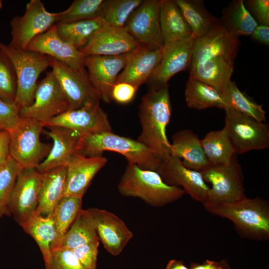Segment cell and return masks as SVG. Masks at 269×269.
Instances as JSON below:
<instances>
[{
	"label": "cell",
	"mask_w": 269,
	"mask_h": 269,
	"mask_svg": "<svg viewBox=\"0 0 269 269\" xmlns=\"http://www.w3.org/2000/svg\"><path fill=\"white\" fill-rule=\"evenodd\" d=\"M171 113L168 84L151 87L141 98L138 112L141 131L137 140L162 161L171 156V143L166 135V128Z\"/></svg>",
	"instance_id": "obj_1"
},
{
	"label": "cell",
	"mask_w": 269,
	"mask_h": 269,
	"mask_svg": "<svg viewBox=\"0 0 269 269\" xmlns=\"http://www.w3.org/2000/svg\"><path fill=\"white\" fill-rule=\"evenodd\" d=\"M209 212L230 220L243 238L264 241L269 239V204L259 197H247L232 203L204 207Z\"/></svg>",
	"instance_id": "obj_2"
},
{
	"label": "cell",
	"mask_w": 269,
	"mask_h": 269,
	"mask_svg": "<svg viewBox=\"0 0 269 269\" xmlns=\"http://www.w3.org/2000/svg\"><path fill=\"white\" fill-rule=\"evenodd\" d=\"M123 196L138 198L154 207H160L181 198L185 191L165 183L156 171L128 164L118 185Z\"/></svg>",
	"instance_id": "obj_3"
},
{
	"label": "cell",
	"mask_w": 269,
	"mask_h": 269,
	"mask_svg": "<svg viewBox=\"0 0 269 269\" xmlns=\"http://www.w3.org/2000/svg\"><path fill=\"white\" fill-rule=\"evenodd\" d=\"M105 151L124 155L129 164L157 171L162 160L137 140L120 136L113 132H104L81 136L79 153L86 156L102 155Z\"/></svg>",
	"instance_id": "obj_4"
},
{
	"label": "cell",
	"mask_w": 269,
	"mask_h": 269,
	"mask_svg": "<svg viewBox=\"0 0 269 269\" xmlns=\"http://www.w3.org/2000/svg\"><path fill=\"white\" fill-rule=\"evenodd\" d=\"M0 50L11 63L17 79L14 103L21 109L34 101L40 75L50 66L52 58L28 50L14 48L0 41Z\"/></svg>",
	"instance_id": "obj_5"
},
{
	"label": "cell",
	"mask_w": 269,
	"mask_h": 269,
	"mask_svg": "<svg viewBox=\"0 0 269 269\" xmlns=\"http://www.w3.org/2000/svg\"><path fill=\"white\" fill-rule=\"evenodd\" d=\"M43 124L34 119L20 117L9 134V156L23 168H36L47 156L52 144L40 139Z\"/></svg>",
	"instance_id": "obj_6"
},
{
	"label": "cell",
	"mask_w": 269,
	"mask_h": 269,
	"mask_svg": "<svg viewBox=\"0 0 269 269\" xmlns=\"http://www.w3.org/2000/svg\"><path fill=\"white\" fill-rule=\"evenodd\" d=\"M200 172L205 181L212 185L204 207L232 203L246 197L243 174L237 155L229 164L210 165Z\"/></svg>",
	"instance_id": "obj_7"
},
{
	"label": "cell",
	"mask_w": 269,
	"mask_h": 269,
	"mask_svg": "<svg viewBox=\"0 0 269 269\" xmlns=\"http://www.w3.org/2000/svg\"><path fill=\"white\" fill-rule=\"evenodd\" d=\"M60 14L47 11L40 0H31L22 16L11 19V40L8 45L14 48L26 49L33 39L58 22Z\"/></svg>",
	"instance_id": "obj_8"
},
{
	"label": "cell",
	"mask_w": 269,
	"mask_h": 269,
	"mask_svg": "<svg viewBox=\"0 0 269 269\" xmlns=\"http://www.w3.org/2000/svg\"><path fill=\"white\" fill-rule=\"evenodd\" d=\"M225 111V126L237 154L269 147V126L236 111Z\"/></svg>",
	"instance_id": "obj_9"
},
{
	"label": "cell",
	"mask_w": 269,
	"mask_h": 269,
	"mask_svg": "<svg viewBox=\"0 0 269 269\" xmlns=\"http://www.w3.org/2000/svg\"><path fill=\"white\" fill-rule=\"evenodd\" d=\"M68 99L52 71L37 84L34 101L20 109V117L34 119L44 124L69 110Z\"/></svg>",
	"instance_id": "obj_10"
},
{
	"label": "cell",
	"mask_w": 269,
	"mask_h": 269,
	"mask_svg": "<svg viewBox=\"0 0 269 269\" xmlns=\"http://www.w3.org/2000/svg\"><path fill=\"white\" fill-rule=\"evenodd\" d=\"M50 66L68 99L69 110L100 102V96L92 85L86 69L75 70L53 58Z\"/></svg>",
	"instance_id": "obj_11"
},
{
	"label": "cell",
	"mask_w": 269,
	"mask_h": 269,
	"mask_svg": "<svg viewBox=\"0 0 269 269\" xmlns=\"http://www.w3.org/2000/svg\"><path fill=\"white\" fill-rule=\"evenodd\" d=\"M41 180L42 174L36 168H23L17 175L8 208L20 226L36 212Z\"/></svg>",
	"instance_id": "obj_12"
},
{
	"label": "cell",
	"mask_w": 269,
	"mask_h": 269,
	"mask_svg": "<svg viewBox=\"0 0 269 269\" xmlns=\"http://www.w3.org/2000/svg\"><path fill=\"white\" fill-rule=\"evenodd\" d=\"M160 0H145L133 12L125 27L140 45L152 49L164 45L159 22Z\"/></svg>",
	"instance_id": "obj_13"
},
{
	"label": "cell",
	"mask_w": 269,
	"mask_h": 269,
	"mask_svg": "<svg viewBox=\"0 0 269 269\" xmlns=\"http://www.w3.org/2000/svg\"><path fill=\"white\" fill-rule=\"evenodd\" d=\"M195 39L191 35L163 45L162 58L148 81L151 87L167 84L174 75L190 69Z\"/></svg>",
	"instance_id": "obj_14"
},
{
	"label": "cell",
	"mask_w": 269,
	"mask_h": 269,
	"mask_svg": "<svg viewBox=\"0 0 269 269\" xmlns=\"http://www.w3.org/2000/svg\"><path fill=\"white\" fill-rule=\"evenodd\" d=\"M44 127L58 126L78 133L81 136L113 132L107 113L100 102L69 110L43 124Z\"/></svg>",
	"instance_id": "obj_15"
},
{
	"label": "cell",
	"mask_w": 269,
	"mask_h": 269,
	"mask_svg": "<svg viewBox=\"0 0 269 269\" xmlns=\"http://www.w3.org/2000/svg\"><path fill=\"white\" fill-rule=\"evenodd\" d=\"M157 172L166 184L181 187L202 204L205 202L210 187L201 172L186 167L179 158L171 155L162 161Z\"/></svg>",
	"instance_id": "obj_16"
},
{
	"label": "cell",
	"mask_w": 269,
	"mask_h": 269,
	"mask_svg": "<svg viewBox=\"0 0 269 269\" xmlns=\"http://www.w3.org/2000/svg\"><path fill=\"white\" fill-rule=\"evenodd\" d=\"M239 47V38L229 34L218 21L207 34L196 38L190 67L218 57L234 61Z\"/></svg>",
	"instance_id": "obj_17"
},
{
	"label": "cell",
	"mask_w": 269,
	"mask_h": 269,
	"mask_svg": "<svg viewBox=\"0 0 269 269\" xmlns=\"http://www.w3.org/2000/svg\"><path fill=\"white\" fill-rule=\"evenodd\" d=\"M99 240L112 255H119L133 234L124 221L114 213L97 208L88 209Z\"/></svg>",
	"instance_id": "obj_18"
},
{
	"label": "cell",
	"mask_w": 269,
	"mask_h": 269,
	"mask_svg": "<svg viewBox=\"0 0 269 269\" xmlns=\"http://www.w3.org/2000/svg\"><path fill=\"white\" fill-rule=\"evenodd\" d=\"M26 49L47 55L75 70L86 69L87 55L61 39L56 24L33 39Z\"/></svg>",
	"instance_id": "obj_19"
},
{
	"label": "cell",
	"mask_w": 269,
	"mask_h": 269,
	"mask_svg": "<svg viewBox=\"0 0 269 269\" xmlns=\"http://www.w3.org/2000/svg\"><path fill=\"white\" fill-rule=\"evenodd\" d=\"M126 54L117 56H87L85 68L101 100L111 102L112 89L119 72L125 66Z\"/></svg>",
	"instance_id": "obj_20"
},
{
	"label": "cell",
	"mask_w": 269,
	"mask_h": 269,
	"mask_svg": "<svg viewBox=\"0 0 269 269\" xmlns=\"http://www.w3.org/2000/svg\"><path fill=\"white\" fill-rule=\"evenodd\" d=\"M140 45L125 27L107 25L79 50L87 56H117L131 52Z\"/></svg>",
	"instance_id": "obj_21"
},
{
	"label": "cell",
	"mask_w": 269,
	"mask_h": 269,
	"mask_svg": "<svg viewBox=\"0 0 269 269\" xmlns=\"http://www.w3.org/2000/svg\"><path fill=\"white\" fill-rule=\"evenodd\" d=\"M162 56V47L152 49L140 45L126 54V64L116 83L125 82L138 88L148 82Z\"/></svg>",
	"instance_id": "obj_22"
},
{
	"label": "cell",
	"mask_w": 269,
	"mask_h": 269,
	"mask_svg": "<svg viewBox=\"0 0 269 269\" xmlns=\"http://www.w3.org/2000/svg\"><path fill=\"white\" fill-rule=\"evenodd\" d=\"M45 134L53 141L45 159L36 168L41 173L55 168L66 166L71 159L79 153L81 135L71 130L58 126L47 127Z\"/></svg>",
	"instance_id": "obj_23"
},
{
	"label": "cell",
	"mask_w": 269,
	"mask_h": 269,
	"mask_svg": "<svg viewBox=\"0 0 269 269\" xmlns=\"http://www.w3.org/2000/svg\"><path fill=\"white\" fill-rule=\"evenodd\" d=\"M107 162V158L103 155H75L66 165L64 195L83 197L95 176Z\"/></svg>",
	"instance_id": "obj_24"
},
{
	"label": "cell",
	"mask_w": 269,
	"mask_h": 269,
	"mask_svg": "<svg viewBox=\"0 0 269 269\" xmlns=\"http://www.w3.org/2000/svg\"><path fill=\"white\" fill-rule=\"evenodd\" d=\"M172 139L171 155L180 159L185 166L200 172L211 165L201 139L191 130H180L173 135Z\"/></svg>",
	"instance_id": "obj_25"
},
{
	"label": "cell",
	"mask_w": 269,
	"mask_h": 269,
	"mask_svg": "<svg viewBox=\"0 0 269 269\" xmlns=\"http://www.w3.org/2000/svg\"><path fill=\"white\" fill-rule=\"evenodd\" d=\"M234 70V61L218 57L191 66L189 78L203 82L225 95Z\"/></svg>",
	"instance_id": "obj_26"
},
{
	"label": "cell",
	"mask_w": 269,
	"mask_h": 269,
	"mask_svg": "<svg viewBox=\"0 0 269 269\" xmlns=\"http://www.w3.org/2000/svg\"><path fill=\"white\" fill-rule=\"evenodd\" d=\"M42 174L38 204L35 213L51 215L57 204L64 196L67 168L61 166Z\"/></svg>",
	"instance_id": "obj_27"
},
{
	"label": "cell",
	"mask_w": 269,
	"mask_h": 269,
	"mask_svg": "<svg viewBox=\"0 0 269 269\" xmlns=\"http://www.w3.org/2000/svg\"><path fill=\"white\" fill-rule=\"evenodd\" d=\"M159 22L164 44L192 35L188 24L174 0H160Z\"/></svg>",
	"instance_id": "obj_28"
},
{
	"label": "cell",
	"mask_w": 269,
	"mask_h": 269,
	"mask_svg": "<svg viewBox=\"0 0 269 269\" xmlns=\"http://www.w3.org/2000/svg\"><path fill=\"white\" fill-rule=\"evenodd\" d=\"M221 26L231 36L251 35L258 24L243 0H233L222 11Z\"/></svg>",
	"instance_id": "obj_29"
},
{
	"label": "cell",
	"mask_w": 269,
	"mask_h": 269,
	"mask_svg": "<svg viewBox=\"0 0 269 269\" xmlns=\"http://www.w3.org/2000/svg\"><path fill=\"white\" fill-rule=\"evenodd\" d=\"M107 25L103 18L99 17L71 23H56V26L61 39L80 50Z\"/></svg>",
	"instance_id": "obj_30"
},
{
	"label": "cell",
	"mask_w": 269,
	"mask_h": 269,
	"mask_svg": "<svg viewBox=\"0 0 269 269\" xmlns=\"http://www.w3.org/2000/svg\"><path fill=\"white\" fill-rule=\"evenodd\" d=\"M188 24L192 35L201 37L209 32L219 19L206 9L203 1L199 0H174Z\"/></svg>",
	"instance_id": "obj_31"
},
{
	"label": "cell",
	"mask_w": 269,
	"mask_h": 269,
	"mask_svg": "<svg viewBox=\"0 0 269 269\" xmlns=\"http://www.w3.org/2000/svg\"><path fill=\"white\" fill-rule=\"evenodd\" d=\"M201 141L211 165L229 164L237 155L225 127L220 130L209 132Z\"/></svg>",
	"instance_id": "obj_32"
},
{
	"label": "cell",
	"mask_w": 269,
	"mask_h": 269,
	"mask_svg": "<svg viewBox=\"0 0 269 269\" xmlns=\"http://www.w3.org/2000/svg\"><path fill=\"white\" fill-rule=\"evenodd\" d=\"M187 106L199 110L211 107L227 109L224 96L213 87L189 78L184 92Z\"/></svg>",
	"instance_id": "obj_33"
},
{
	"label": "cell",
	"mask_w": 269,
	"mask_h": 269,
	"mask_svg": "<svg viewBox=\"0 0 269 269\" xmlns=\"http://www.w3.org/2000/svg\"><path fill=\"white\" fill-rule=\"evenodd\" d=\"M95 241H99V240L93 219L88 209H82L68 230L53 249L72 250Z\"/></svg>",
	"instance_id": "obj_34"
},
{
	"label": "cell",
	"mask_w": 269,
	"mask_h": 269,
	"mask_svg": "<svg viewBox=\"0 0 269 269\" xmlns=\"http://www.w3.org/2000/svg\"><path fill=\"white\" fill-rule=\"evenodd\" d=\"M21 226L35 241L42 255L44 264L47 263L51 259V246L56 237L51 215L44 216L35 213Z\"/></svg>",
	"instance_id": "obj_35"
},
{
	"label": "cell",
	"mask_w": 269,
	"mask_h": 269,
	"mask_svg": "<svg viewBox=\"0 0 269 269\" xmlns=\"http://www.w3.org/2000/svg\"><path fill=\"white\" fill-rule=\"evenodd\" d=\"M82 198L81 196L64 195L55 206L51 214L56 230L51 250L68 230L82 209Z\"/></svg>",
	"instance_id": "obj_36"
},
{
	"label": "cell",
	"mask_w": 269,
	"mask_h": 269,
	"mask_svg": "<svg viewBox=\"0 0 269 269\" xmlns=\"http://www.w3.org/2000/svg\"><path fill=\"white\" fill-rule=\"evenodd\" d=\"M224 97L227 109L250 117L259 122L264 123L266 121V113L263 105L252 100L246 94L241 91L235 82L231 81Z\"/></svg>",
	"instance_id": "obj_37"
},
{
	"label": "cell",
	"mask_w": 269,
	"mask_h": 269,
	"mask_svg": "<svg viewBox=\"0 0 269 269\" xmlns=\"http://www.w3.org/2000/svg\"><path fill=\"white\" fill-rule=\"evenodd\" d=\"M142 1L143 0H105L101 17L110 26L124 27L130 16Z\"/></svg>",
	"instance_id": "obj_38"
},
{
	"label": "cell",
	"mask_w": 269,
	"mask_h": 269,
	"mask_svg": "<svg viewBox=\"0 0 269 269\" xmlns=\"http://www.w3.org/2000/svg\"><path fill=\"white\" fill-rule=\"evenodd\" d=\"M105 0H75L60 12L57 23H67L100 17Z\"/></svg>",
	"instance_id": "obj_39"
},
{
	"label": "cell",
	"mask_w": 269,
	"mask_h": 269,
	"mask_svg": "<svg viewBox=\"0 0 269 269\" xmlns=\"http://www.w3.org/2000/svg\"><path fill=\"white\" fill-rule=\"evenodd\" d=\"M23 167L10 156L0 171V218L10 215L8 205L17 175Z\"/></svg>",
	"instance_id": "obj_40"
},
{
	"label": "cell",
	"mask_w": 269,
	"mask_h": 269,
	"mask_svg": "<svg viewBox=\"0 0 269 269\" xmlns=\"http://www.w3.org/2000/svg\"><path fill=\"white\" fill-rule=\"evenodd\" d=\"M17 90V79L14 68L8 58L0 52V97L14 102Z\"/></svg>",
	"instance_id": "obj_41"
},
{
	"label": "cell",
	"mask_w": 269,
	"mask_h": 269,
	"mask_svg": "<svg viewBox=\"0 0 269 269\" xmlns=\"http://www.w3.org/2000/svg\"><path fill=\"white\" fill-rule=\"evenodd\" d=\"M45 269H86L73 251L56 248L51 251L50 260L45 264Z\"/></svg>",
	"instance_id": "obj_42"
},
{
	"label": "cell",
	"mask_w": 269,
	"mask_h": 269,
	"mask_svg": "<svg viewBox=\"0 0 269 269\" xmlns=\"http://www.w3.org/2000/svg\"><path fill=\"white\" fill-rule=\"evenodd\" d=\"M20 109L14 102H9L0 97V130L10 132L20 119Z\"/></svg>",
	"instance_id": "obj_43"
},
{
	"label": "cell",
	"mask_w": 269,
	"mask_h": 269,
	"mask_svg": "<svg viewBox=\"0 0 269 269\" xmlns=\"http://www.w3.org/2000/svg\"><path fill=\"white\" fill-rule=\"evenodd\" d=\"M100 241L88 243L71 250L86 269H96Z\"/></svg>",
	"instance_id": "obj_44"
},
{
	"label": "cell",
	"mask_w": 269,
	"mask_h": 269,
	"mask_svg": "<svg viewBox=\"0 0 269 269\" xmlns=\"http://www.w3.org/2000/svg\"><path fill=\"white\" fill-rule=\"evenodd\" d=\"M137 89L127 83H117L112 90V100L120 104L129 103L134 99Z\"/></svg>",
	"instance_id": "obj_45"
},
{
	"label": "cell",
	"mask_w": 269,
	"mask_h": 269,
	"mask_svg": "<svg viewBox=\"0 0 269 269\" xmlns=\"http://www.w3.org/2000/svg\"><path fill=\"white\" fill-rule=\"evenodd\" d=\"M247 5L253 13L259 25L269 26V0H249Z\"/></svg>",
	"instance_id": "obj_46"
},
{
	"label": "cell",
	"mask_w": 269,
	"mask_h": 269,
	"mask_svg": "<svg viewBox=\"0 0 269 269\" xmlns=\"http://www.w3.org/2000/svg\"><path fill=\"white\" fill-rule=\"evenodd\" d=\"M9 134L5 131L0 132V166L3 165L8 157Z\"/></svg>",
	"instance_id": "obj_47"
},
{
	"label": "cell",
	"mask_w": 269,
	"mask_h": 269,
	"mask_svg": "<svg viewBox=\"0 0 269 269\" xmlns=\"http://www.w3.org/2000/svg\"><path fill=\"white\" fill-rule=\"evenodd\" d=\"M251 35L255 41L269 46V26L258 25Z\"/></svg>",
	"instance_id": "obj_48"
},
{
	"label": "cell",
	"mask_w": 269,
	"mask_h": 269,
	"mask_svg": "<svg viewBox=\"0 0 269 269\" xmlns=\"http://www.w3.org/2000/svg\"><path fill=\"white\" fill-rule=\"evenodd\" d=\"M190 269H222V260L215 262L206 260L202 264L191 263Z\"/></svg>",
	"instance_id": "obj_49"
},
{
	"label": "cell",
	"mask_w": 269,
	"mask_h": 269,
	"mask_svg": "<svg viewBox=\"0 0 269 269\" xmlns=\"http://www.w3.org/2000/svg\"><path fill=\"white\" fill-rule=\"evenodd\" d=\"M165 269H190L182 261L171 260L167 264Z\"/></svg>",
	"instance_id": "obj_50"
},
{
	"label": "cell",
	"mask_w": 269,
	"mask_h": 269,
	"mask_svg": "<svg viewBox=\"0 0 269 269\" xmlns=\"http://www.w3.org/2000/svg\"><path fill=\"white\" fill-rule=\"evenodd\" d=\"M222 269H232L226 260H222Z\"/></svg>",
	"instance_id": "obj_51"
},
{
	"label": "cell",
	"mask_w": 269,
	"mask_h": 269,
	"mask_svg": "<svg viewBox=\"0 0 269 269\" xmlns=\"http://www.w3.org/2000/svg\"><path fill=\"white\" fill-rule=\"evenodd\" d=\"M2 6V1L0 0V9L1 8Z\"/></svg>",
	"instance_id": "obj_52"
},
{
	"label": "cell",
	"mask_w": 269,
	"mask_h": 269,
	"mask_svg": "<svg viewBox=\"0 0 269 269\" xmlns=\"http://www.w3.org/2000/svg\"><path fill=\"white\" fill-rule=\"evenodd\" d=\"M2 165H3L0 166V171L1 169V168H2Z\"/></svg>",
	"instance_id": "obj_53"
},
{
	"label": "cell",
	"mask_w": 269,
	"mask_h": 269,
	"mask_svg": "<svg viewBox=\"0 0 269 269\" xmlns=\"http://www.w3.org/2000/svg\"><path fill=\"white\" fill-rule=\"evenodd\" d=\"M1 131L0 130V132H1Z\"/></svg>",
	"instance_id": "obj_54"
},
{
	"label": "cell",
	"mask_w": 269,
	"mask_h": 269,
	"mask_svg": "<svg viewBox=\"0 0 269 269\" xmlns=\"http://www.w3.org/2000/svg\"></svg>",
	"instance_id": "obj_55"
}]
</instances>
